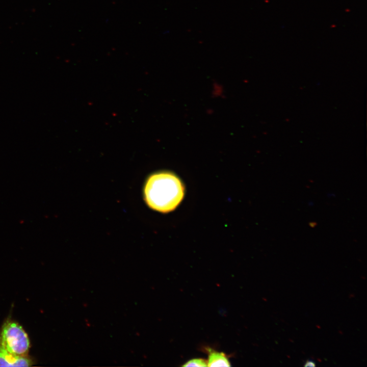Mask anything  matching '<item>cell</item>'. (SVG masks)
<instances>
[{"label":"cell","instance_id":"6da1fadb","mask_svg":"<svg viewBox=\"0 0 367 367\" xmlns=\"http://www.w3.org/2000/svg\"><path fill=\"white\" fill-rule=\"evenodd\" d=\"M185 188L174 173L158 172L147 179L144 188L146 203L151 208L161 213L175 209L182 200Z\"/></svg>","mask_w":367,"mask_h":367},{"label":"cell","instance_id":"7a4b0ae2","mask_svg":"<svg viewBox=\"0 0 367 367\" xmlns=\"http://www.w3.org/2000/svg\"><path fill=\"white\" fill-rule=\"evenodd\" d=\"M0 347L18 356H25L30 347L27 334L22 327L13 322H6L0 334Z\"/></svg>","mask_w":367,"mask_h":367},{"label":"cell","instance_id":"3957f363","mask_svg":"<svg viewBox=\"0 0 367 367\" xmlns=\"http://www.w3.org/2000/svg\"><path fill=\"white\" fill-rule=\"evenodd\" d=\"M31 360L25 356H18L0 347V366H28Z\"/></svg>","mask_w":367,"mask_h":367},{"label":"cell","instance_id":"277c9868","mask_svg":"<svg viewBox=\"0 0 367 367\" xmlns=\"http://www.w3.org/2000/svg\"><path fill=\"white\" fill-rule=\"evenodd\" d=\"M208 366H230V362L223 353L211 351L207 362Z\"/></svg>","mask_w":367,"mask_h":367},{"label":"cell","instance_id":"5b68a950","mask_svg":"<svg viewBox=\"0 0 367 367\" xmlns=\"http://www.w3.org/2000/svg\"><path fill=\"white\" fill-rule=\"evenodd\" d=\"M183 366H207V363L203 359L196 358L191 359L185 364L182 365Z\"/></svg>","mask_w":367,"mask_h":367},{"label":"cell","instance_id":"8992f818","mask_svg":"<svg viewBox=\"0 0 367 367\" xmlns=\"http://www.w3.org/2000/svg\"><path fill=\"white\" fill-rule=\"evenodd\" d=\"M304 365H305V366H315V363H314V362H313V361H311V360H309V361H307L306 362V363Z\"/></svg>","mask_w":367,"mask_h":367},{"label":"cell","instance_id":"52a82bcc","mask_svg":"<svg viewBox=\"0 0 367 367\" xmlns=\"http://www.w3.org/2000/svg\"><path fill=\"white\" fill-rule=\"evenodd\" d=\"M317 225V223L315 222H310L309 223V226L311 227H314Z\"/></svg>","mask_w":367,"mask_h":367}]
</instances>
